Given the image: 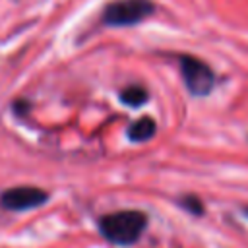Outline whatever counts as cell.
Segmentation results:
<instances>
[{"label": "cell", "instance_id": "obj_1", "mask_svg": "<svg viewBox=\"0 0 248 248\" xmlns=\"http://www.w3.org/2000/svg\"><path fill=\"white\" fill-rule=\"evenodd\" d=\"M147 225V217L141 211L136 209H126V211H116V213H108L105 217L99 219V231L101 234L118 246H130L134 244L143 229Z\"/></svg>", "mask_w": 248, "mask_h": 248}, {"label": "cell", "instance_id": "obj_2", "mask_svg": "<svg viewBox=\"0 0 248 248\" xmlns=\"http://www.w3.org/2000/svg\"><path fill=\"white\" fill-rule=\"evenodd\" d=\"M155 10L151 0H114L103 12V21L112 27L134 25L143 21Z\"/></svg>", "mask_w": 248, "mask_h": 248}, {"label": "cell", "instance_id": "obj_3", "mask_svg": "<svg viewBox=\"0 0 248 248\" xmlns=\"http://www.w3.org/2000/svg\"><path fill=\"white\" fill-rule=\"evenodd\" d=\"M180 74L184 85L192 95H207L215 87V74L213 70L200 58L194 56H180Z\"/></svg>", "mask_w": 248, "mask_h": 248}, {"label": "cell", "instance_id": "obj_4", "mask_svg": "<svg viewBox=\"0 0 248 248\" xmlns=\"http://www.w3.org/2000/svg\"><path fill=\"white\" fill-rule=\"evenodd\" d=\"M48 194L41 188L35 186H16L10 188L6 192H2L0 196V205L4 209L10 211H23V209H31V207H39L46 202Z\"/></svg>", "mask_w": 248, "mask_h": 248}, {"label": "cell", "instance_id": "obj_5", "mask_svg": "<svg viewBox=\"0 0 248 248\" xmlns=\"http://www.w3.org/2000/svg\"><path fill=\"white\" fill-rule=\"evenodd\" d=\"M155 132H157L155 120L149 118V116H141L140 120H136V122L130 124V128H128L126 134H128V138L132 141H147L149 138L155 136Z\"/></svg>", "mask_w": 248, "mask_h": 248}, {"label": "cell", "instance_id": "obj_6", "mask_svg": "<svg viewBox=\"0 0 248 248\" xmlns=\"http://www.w3.org/2000/svg\"><path fill=\"white\" fill-rule=\"evenodd\" d=\"M120 99L130 107H140V105H143L147 101V91L141 85H130V87H126L122 91Z\"/></svg>", "mask_w": 248, "mask_h": 248}, {"label": "cell", "instance_id": "obj_7", "mask_svg": "<svg viewBox=\"0 0 248 248\" xmlns=\"http://www.w3.org/2000/svg\"><path fill=\"white\" fill-rule=\"evenodd\" d=\"M180 203H182L188 211H192V213H196V215L203 213V205H202V202H200L198 198H194V196H186V198H182Z\"/></svg>", "mask_w": 248, "mask_h": 248}, {"label": "cell", "instance_id": "obj_8", "mask_svg": "<svg viewBox=\"0 0 248 248\" xmlns=\"http://www.w3.org/2000/svg\"><path fill=\"white\" fill-rule=\"evenodd\" d=\"M246 215H248V207H246Z\"/></svg>", "mask_w": 248, "mask_h": 248}]
</instances>
